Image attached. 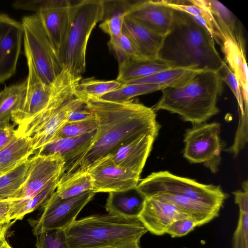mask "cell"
<instances>
[{
  "mask_svg": "<svg viewBox=\"0 0 248 248\" xmlns=\"http://www.w3.org/2000/svg\"><path fill=\"white\" fill-rule=\"evenodd\" d=\"M83 101L94 114L97 129L89 148L65 166L63 174L87 170L99 159L142 135L158 134L160 125L155 111L142 104L131 100L119 103L100 98Z\"/></svg>",
  "mask_w": 248,
  "mask_h": 248,
  "instance_id": "cell-1",
  "label": "cell"
},
{
  "mask_svg": "<svg viewBox=\"0 0 248 248\" xmlns=\"http://www.w3.org/2000/svg\"><path fill=\"white\" fill-rule=\"evenodd\" d=\"M214 41L203 18L173 10L170 29L164 37L157 60L171 68L219 72L225 62L217 51Z\"/></svg>",
  "mask_w": 248,
  "mask_h": 248,
  "instance_id": "cell-2",
  "label": "cell"
},
{
  "mask_svg": "<svg viewBox=\"0 0 248 248\" xmlns=\"http://www.w3.org/2000/svg\"><path fill=\"white\" fill-rule=\"evenodd\" d=\"M220 72L203 71L186 84L177 88H166L152 108L178 114L193 124L204 123L217 114L218 98L223 89Z\"/></svg>",
  "mask_w": 248,
  "mask_h": 248,
  "instance_id": "cell-3",
  "label": "cell"
},
{
  "mask_svg": "<svg viewBox=\"0 0 248 248\" xmlns=\"http://www.w3.org/2000/svg\"><path fill=\"white\" fill-rule=\"evenodd\" d=\"M81 78L63 68L51 85V96L46 108L30 121L18 126L16 133L31 137L35 151L51 141L67 123L69 113L84 104L76 95Z\"/></svg>",
  "mask_w": 248,
  "mask_h": 248,
  "instance_id": "cell-4",
  "label": "cell"
},
{
  "mask_svg": "<svg viewBox=\"0 0 248 248\" xmlns=\"http://www.w3.org/2000/svg\"><path fill=\"white\" fill-rule=\"evenodd\" d=\"M64 230L69 248H97L140 242L148 232L138 217L109 213L76 220Z\"/></svg>",
  "mask_w": 248,
  "mask_h": 248,
  "instance_id": "cell-5",
  "label": "cell"
},
{
  "mask_svg": "<svg viewBox=\"0 0 248 248\" xmlns=\"http://www.w3.org/2000/svg\"><path fill=\"white\" fill-rule=\"evenodd\" d=\"M72 2L70 29L59 52L63 68L77 76L86 69L88 42L93 30L102 21L103 0H82Z\"/></svg>",
  "mask_w": 248,
  "mask_h": 248,
  "instance_id": "cell-6",
  "label": "cell"
},
{
  "mask_svg": "<svg viewBox=\"0 0 248 248\" xmlns=\"http://www.w3.org/2000/svg\"><path fill=\"white\" fill-rule=\"evenodd\" d=\"M136 188L145 198L164 194H173L219 211L228 197L219 186L200 183L167 170L151 173L140 180Z\"/></svg>",
  "mask_w": 248,
  "mask_h": 248,
  "instance_id": "cell-7",
  "label": "cell"
},
{
  "mask_svg": "<svg viewBox=\"0 0 248 248\" xmlns=\"http://www.w3.org/2000/svg\"><path fill=\"white\" fill-rule=\"evenodd\" d=\"M21 23L25 52L42 82L50 86L63 69L59 54L37 13L23 16Z\"/></svg>",
  "mask_w": 248,
  "mask_h": 248,
  "instance_id": "cell-8",
  "label": "cell"
},
{
  "mask_svg": "<svg viewBox=\"0 0 248 248\" xmlns=\"http://www.w3.org/2000/svg\"><path fill=\"white\" fill-rule=\"evenodd\" d=\"M72 6L69 0H17L12 4L16 9L36 12L59 56L70 29Z\"/></svg>",
  "mask_w": 248,
  "mask_h": 248,
  "instance_id": "cell-9",
  "label": "cell"
},
{
  "mask_svg": "<svg viewBox=\"0 0 248 248\" xmlns=\"http://www.w3.org/2000/svg\"><path fill=\"white\" fill-rule=\"evenodd\" d=\"M220 124L217 122L195 124L184 135V156L191 163H202L213 173L218 171L221 157Z\"/></svg>",
  "mask_w": 248,
  "mask_h": 248,
  "instance_id": "cell-10",
  "label": "cell"
},
{
  "mask_svg": "<svg viewBox=\"0 0 248 248\" xmlns=\"http://www.w3.org/2000/svg\"><path fill=\"white\" fill-rule=\"evenodd\" d=\"M95 194L91 190L72 198L62 199L55 191L43 206L41 216L29 220L34 235L50 230L65 229L76 220L78 214Z\"/></svg>",
  "mask_w": 248,
  "mask_h": 248,
  "instance_id": "cell-11",
  "label": "cell"
},
{
  "mask_svg": "<svg viewBox=\"0 0 248 248\" xmlns=\"http://www.w3.org/2000/svg\"><path fill=\"white\" fill-rule=\"evenodd\" d=\"M65 162L58 155L30 158L28 176L12 200L11 217L28 201L43 190L52 181L60 179L64 172Z\"/></svg>",
  "mask_w": 248,
  "mask_h": 248,
  "instance_id": "cell-12",
  "label": "cell"
},
{
  "mask_svg": "<svg viewBox=\"0 0 248 248\" xmlns=\"http://www.w3.org/2000/svg\"><path fill=\"white\" fill-rule=\"evenodd\" d=\"M87 170L92 178L93 191L95 193L135 188L140 180V175L117 166L108 155L96 161Z\"/></svg>",
  "mask_w": 248,
  "mask_h": 248,
  "instance_id": "cell-13",
  "label": "cell"
},
{
  "mask_svg": "<svg viewBox=\"0 0 248 248\" xmlns=\"http://www.w3.org/2000/svg\"><path fill=\"white\" fill-rule=\"evenodd\" d=\"M23 29L19 22L5 14H0V83L16 73L21 51Z\"/></svg>",
  "mask_w": 248,
  "mask_h": 248,
  "instance_id": "cell-14",
  "label": "cell"
},
{
  "mask_svg": "<svg viewBox=\"0 0 248 248\" xmlns=\"http://www.w3.org/2000/svg\"><path fill=\"white\" fill-rule=\"evenodd\" d=\"M29 73L26 78L27 90L21 108L12 114V121L20 125L34 118L47 106L50 100L51 88L44 84L38 76L31 59L27 53Z\"/></svg>",
  "mask_w": 248,
  "mask_h": 248,
  "instance_id": "cell-15",
  "label": "cell"
},
{
  "mask_svg": "<svg viewBox=\"0 0 248 248\" xmlns=\"http://www.w3.org/2000/svg\"><path fill=\"white\" fill-rule=\"evenodd\" d=\"M190 217L169 201L158 196L146 198L138 218L152 234L162 235L169 226L180 218Z\"/></svg>",
  "mask_w": 248,
  "mask_h": 248,
  "instance_id": "cell-16",
  "label": "cell"
},
{
  "mask_svg": "<svg viewBox=\"0 0 248 248\" xmlns=\"http://www.w3.org/2000/svg\"><path fill=\"white\" fill-rule=\"evenodd\" d=\"M173 10L159 0L132 1L125 16L139 22L155 33L165 36L169 32Z\"/></svg>",
  "mask_w": 248,
  "mask_h": 248,
  "instance_id": "cell-17",
  "label": "cell"
},
{
  "mask_svg": "<svg viewBox=\"0 0 248 248\" xmlns=\"http://www.w3.org/2000/svg\"><path fill=\"white\" fill-rule=\"evenodd\" d=\"M157 136L142 135L108 155L117 166L140 175Z\"/></svg>",
  "mask_w": 248,
  "mask_h": 248,
  "instance_id": "cell-18",
  "label": "cell"
},
{
  "mask_svg": "<svg viewBox=\"0 0 248 248\" xmlns=\"http://www.w3.org/2000/svg\"><path fill=\"white\" fill-rule=\"evenodd\" d=\"M225 62L234 74L239 84L245 107L248 108V78L245 42L239 31L235 39L226 38L220 46Z\"/></svg>",
  "mask_w": 248,
  "mask_h": 248,
  "instance_id": "cell-19",
  "label": "cell"
},
{
  "mask_svg": "<svg viewBox=\"0 0 248 248\" xmlns=\"http://www.w3.org/2000/svg\"><path fill=\"white\" fill-rule=\"evenodd\" d=\"M122 30L129 36L144 59L157 60L165 36L155 33L127 16L124 19Z\"/></svg>",
  "mask_w": 248,
  "mask_h": 248,
  "instance_id": "cell-20",
  "label": "cell"
},
{
  "mask_svg": "<svg viewBox=\"0 0 248 248\" xmlns=\"http://www.w3.org/2000/svg\"><path fill=\"white\" fill-rule=\"evenodd\" d=\"M95 133L96 130L77 137L53 140L37 150L36 154L46 156L59 155L63 158L66 165L89 148Z\"/></svg>",
  "mask_w": 248,
  "mask_h": 248,
  "instance_id": "cell-21",
  "label": "cell"
},
{
  "mask_svg": "<svg viewBox=\"0 0 248 248\" xmlns=\"http://www.w3.org/2000/svg\"><path fill=\"white\" fill-rule=\"evenodd\" d=\"M132 1L103 0V16L99 28L110 37L108 45L112 49L119 44L124 19Z\"/></svg>",
  "mask_w": 248,
  "mask_h": 248,
  "instance_id": "cell-22",
  "label": "cell"
},
{
  "mask_svg": "<svg viewBox=\"0 0 248 248\" xmlns=\"http://www.w3.org/2000/svg\"><path fill=\"white\" fill-rule=\"evenodd\" d=\"M145 198L136 188L108 193L105 208L109 213L126 217H138L141 212Z\"/></svg>",
  "mask_w": 248,
  "mask_h": 248,
  "instance_id": "cell-23",
  "label": "cell"
},
{
  "mask_svg": "<svg viewBox=\"0 0 248 248\" xmlns=\"http://www.w3.org/2000/svg\"><path fill=\"white\" fill-rule=\"evenodd\" d=\"M31 138L17 134L0 150V173L4 174L29 158L34 152Z\"/></svg>",
  "mask_w": 248,
  "mask_h": 248,
  "instance_id": "cell-24",
  "label": "cell"
},
{
  "mask_svg": "<svg viewBox=\"0 0 248 248\" xmlns=\"http://www.w3.org/2000/svg\"><path fill=\"white\" fill-rule=\"evenodd\" d=\"M205 71L190 68H170L153 75L124 82V84L155 85L177 88L186 84L200 73Z\"/></svg>",
  "mask_w": 248,
  "mask_h": 248,
  "instance_id": "cell-25",
  "label": "cell"
},
{
  "mask_svg": "<svg viewBox=\"0 0 248 248\" xmlns=\"http://www.w3.org/2000/svg\"><path fill=\"white\" fill-rule=\"evenodd\" d=\"M27 79L20 84L5 87L0 92V128L9 126L12 114L22 107L26 96Z\"/></svg>",
  "mask_w": 248,
  "mask_h": 248,
  "instance_id": "cell-26",
  "label": "cell"
},
{
  "mask_svg": "<svg viewBox=\"0 0 248 248\" xmlns=\"http://www.w3.org/2000/svg\"><path fill=\"white\" fill-rule=\"evenodd\" d=\"M188 1L195 5L204 7L211 13L217 22L224 40L236 37L240 29L237 28L236 18L222 3L216 0H190Z\"/></svg>",
  "mask_w": 248,
  "mask_h": 248,
  "instance_id": "cell-27",
  "label": "cell"
},
{
  "mask_svg": "<svg viewBox=\"0 0 248 248\" xmlns=\"http://www.w3.org/2000/svg\"><path fill=\"white\" fill-rule=\"evenodd\" d=\"M93 190L92 178L87 170H83L62 174L55 192L61 198L68 199Z\"/></svg>",
  "mask_w": 248,
  "mask_h": 248,
  "instance_id": "cell-28",
  "label": "cell"
},
{
  "mask_svg": "<svg viewBox=\"0 0 248 248\" xmlns=\"http://www.w3.org/2000/svg\"><path fill=\"white\" fill-rule=\"evenodd\" d=\"M166 64L158 61H129L118 66V74L116 79L122 83L128 80L149 76L170 68Z\"/></svg>",
  "mask_w": 248,
  "mask_h": 248,
  "instance_id": "cell-29",
  "label": "cell"
},
{
  "mask_svg": "<svg viewBox=\"0 0 248 248\" xmlns=\"http://www.w3.org/2000/svg\"><path fill=\"white\" fill-rule=\"evenodd\" d=\"M30 158L0 176V201L13 200L29 172Z\"/></svg>",
  "mask_w": 248,
  "mask_h": 248,
  "instance_id": "cell-30",
  "label": "cell"
},
{
  "mask_svg": "<svg viewBox=\"0 0 248 248\" xmlns=\"http://www.w3.org/2000/svg\"><path fill=\"white\" fill-rule=\"evenodd\" d=\"M161 3L175 10L180 11L193 16L203 18L209 26L214 40L220 45L224 40L222 31L216 19L211 13L204 7L185 1L159 0Z\"/></svg>",
  "mask_w": 248,
  "mask_h": 248,
  "instance_id": "cell-31",
  "label": "cell"
},
{
  "mask_svg": "<svg viewBox=\"0 0 248 248\" xmlns=\"http://www.w3.org/2000/svg\"><path fill=\"white\" fill-rule=\"evenodd\" d=\"M122 85L117 80H101L93 78L80 81L76 91V96L82 100L87 98H100L113 91Z\"/></svg>",
  "mask_w": 248,
  "mask_h": 248,
  "instance_id": "cell-32",
  "label": "cell"
},
{
  "mask_svg": "<svg viewBox=\"0 0 248 248\" xmlns=\"http://www.w3.org/2000/svg\"><path fill=\"white\" fill-rule=\"evenodd\" d=\"M165 88L149 84H124L116 90L104 95L100 98L112 102L123 103L133 97L161 91Z\"/></svg>",
  "mask_w": 248,
  "mask_h": 248,
  "instance_id": "cell-33",
  "label": "cell"
},
{
  "mask_svg": "<svg viewBox=\"0 0 248 248\" xmlns=\"http://www.w3.org/2000/svg\"><path fill=\"white\" fill-rule=\"evenodd\" d=\"M60 179L50 183L43 190L32 198L23 205L11 217L14 221L22 219L24 217L40 207H43L45 203L55 191Z\"/></svg>",
  "mask_w": 248,
  "mask_h": 248,
  "instance_id": "cell-34",
  "label": "cell"
},
{
  "mask_svg": "<svg viewBox=\"0 0 248 248\" xmlns=\"http://www.w3.org/2000/svg\"><path fill=\"white\" fill-rule=\"evenodd\" d=\"M111 50L117 58L118 66L129 61L145 60L129 36L123 30L118 45Z\"/></svg>",
  "mask_w": 248,
  "mask_h": 248,
  "instance_id": "cell-35",
  "label": "cell"
},
{
  "mask_svg": "<svg viewBox=\"0 0 248 248\" xmlns=\"http://www.w3.org/2000/svg\"><path fill=\"white\" fill-rule=\"evenodd\" d=\"M97 127L95 117L85 121L67 122L58 131L52 140L81 136L96 130Z\"/></svg>",
  "mask_w": 248,
  "mask_h": 248,
  "instance_id": "cell-36",
  "label": "cell"
},
{
  "mask_svg": "<svg viewBox=\"0 0 248 248\" xmlns=\"http://www.w3.org/2000/svg\"><path fill=\"white\" fill-rule=\"evenodd\" d=\"M35 236L37 248H69L64 230H48Z\"/></svg>",
  "mask_w": 248,
  "mask_h": 248,
  "instance_id": "cell-37",
  "label": "cell"
},
{
  "mask_svg": "<svg viewBox=\"0 0 248 248\" xmlns=\"http://www.w3.org/2000/svg\"><path fill=\"white\" fill-rule=\"evenodd\" d=\"M220 74L222 81L225 82L229 87L237 99L242 117H244L245 115L247 116V109L245 107L239 84L234 74L226 62L220 71Z\"/></svg>",
  "mask_w": 248,
  "mask_h": 248,
  "instance_id": "cell-38",
  "label": "cell"
},
{
  "mask_svg": "<svg viewBox=\"0 0 248 248\" xmlns=\"http://www.w3.org/2000/svg\"><path fill=\"white\" fill-rule=\"evenodd\" d=\"M199 226L198 222L193 218L186 217L178 219L172 223L168 228L166 233L171 237L184 236Z\"/></svg>",
  "mask_w": 248,
  "mask_h": 248,
  "instance_id": "cell-39",
  "label": "cell"
},
{
  "mask_svg": "<svg viewBox=\"0 0 248 248\" xmlns=\"http://www.w3.org/2000/svg\"><path fill=\"white\" fill-rule=\"evenodd\" d=\"M94 118L93 113L84 104L69 113L67 122L85 121Z\"/></svg>",
  "mask_w": 248,
  "mask_h": 248,
  "instance_id": "cell-40",
  "label": "cell"
},
{
  "mask_svg": "<svg viewBox=\"0 0 248 248\" xmlns=\"http://www.w3.org/2000/svg\"><path fill=\"white\" fill-rule=\"evenodd\" d=\"M12 200L0 201V223H6L11 220Z\"/></svg>",
  "mask_w": 248,
  "mask_h": 248,
  "instance_id": "cell-41",
  "label": "cell"
},
{
  "mask_svg": "<svg viewBox=\"0 0 248 248\" xmlns=\"http://www.w3.org/2000/svg\"><path fill=\"white\" fill-rule=\"evenodd\" d=\"M16 135V129L11 124L6 128H0V150Z\"/></svg>",
  "mask_w": 248,
  "mask_h": 248,
  "instance_id": "cell-42",
  "label": "cell"
},
{
  "mask_svg": "<svg viewBox=\"0 0 248 248\" xmlns=\"http://www.w3.org/2000/svg\"><path fill=\"white\" fill-rule=\"evenodd\" d=\"M97 248H141L140 242H131L124 244L110 245Z\"/></svg>",
  "mask_w": 248,
  "mask_h": 248,
  "instance_id": "cell-43",
  "label": "cell"
},
{
  "mask_svg": "<svg viewBox=\"0 0 248 248\" xmlns=\"http://www.w3.org/2000/svg\"><path fill=\"white\" fill-rule=\"evenodd\" d=\"M14 222L11 221L6 223H0V248H1L5 242L6 241L5 240L6 231Z\"/></svg>",
  "mask_w": 248,
  "mask_h": 248,
  "instance_id": "cell-44",
  "label": "cell"
},
{
  "mask_svg": "<svg viewBox=\"0 0 248 248\" xmlns=\"http://www.w3.org/2000/svg\"><path fill=\"white\" fill-rule=\"evenodd\" d=\"M1 248H13L7 241H5Z\"/></svg>",
  "mask_w": 248,
  "mask_h": 248,
  "instance_id": "cell-45",
  "label": "cell"
},
{
  "mask_svg": "<svg viewBox=\"0 0 248 248\" xmlns=\"http://www.w3.org/2000/svg\"><path fill=\"white\" fill-rule=\"evenodd\" d=\"M2 174L0 173V176Z\"/></svg>",
  "mask_w": 248,
  "mask_h": 248,
  "instance_id": "cell-46",
  "label": "cell"
},
{
  "mask_svg": "<svg viewBox=\"0 0 248 248\" xmlns=\"http://www.w3.org/2000/svg\"></svg>",
  "mask_w": 248,
  "mask_h": 248,
  "instance_id": "cell-47",
  "label": "cell"
}]
</instances>
